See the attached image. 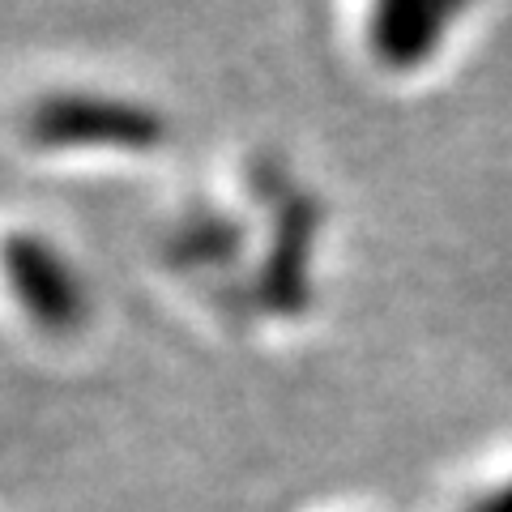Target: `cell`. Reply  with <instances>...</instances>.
<instances>
[{"label": "cell", "mask_w": 512, "mask_h": 512, "mask_svg": "<svg viewBox=\"0 0 512 512\" xmlns=\"http://www.w3.org/2000/svg\"><path fill=\"white\" fill-rule=\"evenodd\" d=\"M235 252H244V227L222 214V210H188L171 231V244H167V256L175 265H188V269H218L235 261Z\"/></svg>", "instance_id": "5"}, {"label": "cell", "mask_w": 512, "mask_h": 512, "mask_svg": "<svg viewBox=\"0 0 512 512\" xmlns=\"http://www.w3.org/2000/svg\"><path fill=\"white\" fill-rule=\"evenodd\" d=\"M22 133L35 150L150 154L167 141V116L146 99L103 90H47L26 107Z\"/></svg>", "instance_id": "1"}, {"label": "cell", "mask_w": 512, "mask_h": 512, "mask_svg": "<svg viewBox=\"0 0 512 512\" xmlns=\"http://www.w3.org/2000/svg\"><path fill=\"white\" fill-rule=\"evenodd\" d=\"M474 0H367L363 43L389 73H419L440 56Z\"/></svg>", "instance_id": "4"}, {"label": "cell", "mask_w": 512, "mask_h": 512, "mask_svg": "<svg viewBox=\"0 0 512 512\" xmlns=\"http://www.w3.org/2000/svg\"><path fill=\"white\" fill-rule=\"evenodd\" d=\"M269 239L256 265V299L269 316L295 320L312 308V261H316V239L325 227V201L312 188L286 184L278 197H269Z\"/></svg>", "instance_id": "2"}, {"label": "cell", "mask_w": 512, "mask_h": 512, "mask_svg": "<svg viewBox=\"0 0 512 512\" xmlns=\"http://www.w3.org/2000/svg\"><path fill=\"white\" fill-rule=\"evenodd\" d=\"M470 512H512V478L504 487H495L491 495H483V500H478Z\"/></svg>", "instance_id": "6"}, {"label": "cell", "mask_w": 512, "mask_h": 512, "mask_svg": "<svg viewBox=\"0 0 512 512\" xmlns=\"http://www.w3.org/2000/svg\"><path fill=\"white\" fill-rule=\"evenodd\" d=\"M5 274L26 316L43 333H77L90 316V291L73 261L52 239L35 231H9L5 239Z\"/></svg>", "instance_id": "3"}]
</instances>
